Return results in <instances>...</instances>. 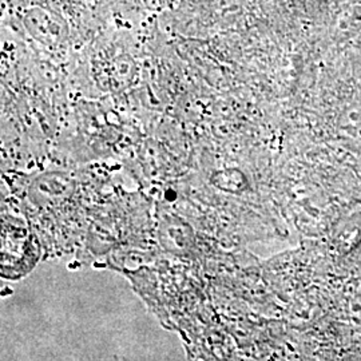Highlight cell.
Segmentation results:
<instances>
[]
</instances>
